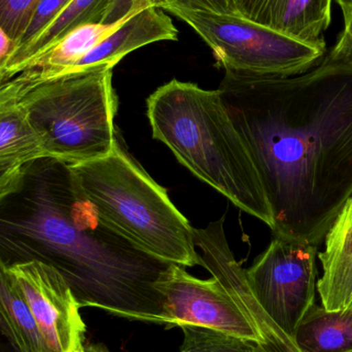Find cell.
I'll return each mask as SVG.
<instances>
[{
    "label": "cell",
    "mask_w": 352,
    "mask_h": 352,
    "mask_svg": "<svg viewBox=\"0 0 352 352\" xmlns=\"http://www.w3.org/2000/svg\"><path fill=\"white\" fill-rule=\"evenodd\" d=\"M258 169L273 236L320 246L352 194V63L293 76L226 72L219 88Z\"/></svg>",
    "instance_id": "obj_1"
},
{
    "label": "cell",
    "mask_w": 352,
    "mask_h": 352,
    "mask_svg": "<svg viewBox=\"0 0 352 352\" xmlns=\"http://www.w3.org/2000/svg\"><path fill=\"white\" fill-rule=\"evenodd\" d=\"M0 262L52 267L80 308L168 326L158 285L173 264L109 228L63 161L43 157L26 163L0 196Z\"/></svg>",
    "instance_id": "obj_2"
},
{
    "label": "cell",
    "mask_w": 352,
    "mask_h": 352,
    "mask_svg": "<svg viewBox=\"0 0 352 352\" xmlns=\"http://www.w3.org/2000/svg\"><path fill=\"white\" fill-rule=\"evenodd\" d=\"M153 138L199 179L270 229L273 215L250 148L219 90L173 80L146 101Z\"/></svg>",
    "instance_id": "obj_3"
},
{
    "label": "cell",
    "mask_w": 352,
    "mask_h": 352,
    "mask_svg": "<svg viewBox=\"0 0 352 352\" xmlns=\"http://www.w3.org/2000/svg\"><path fill=\"white\" fill-rule=\"evenodd\" d=\"M69 166L99 217L124 239L159 260L203 267L195 228L119 138L104 158Z\"/></svg>",
    "instance_id": "obj_4"
},
{
    "label": "cell",
    "mask_w": 352,
    "mask_h": 352,
    "mask_svg": "<svg viewBox=\"0 0 352 352\" xmlns=\"http://www.w3.org/2000/svg\"><path fill=\"white\" fill-rule=\"evenodd\" d=\"M21 103L51 158L76 164L113 152L118 140L113 69L76 72L35 82Z\"/></svg>",
    "instance_id": "obj_5"
},
{
    "label": "cell",
    "mask_w": 352,
    "mask_h": 352,
    "mask_svg": "<svg viewBox=\"0 0 352 352\" xmlns=\"http://www.w3.org/2000/svg\"><path fill=\"white\" fill-rule=\"evenodd\" d=\"M166 10L194 29L227 72L256 76H297L311 69L326 54L240 14L176 8Z\"/></svg>",
    "instance_id": "obj_6"
},
{
    "label": "cell",
    "mask_w": 352,
    "mask_h": 352,
    "mask_svg": "<svg viewBox=\"0 0 352 352\" xmlns=\"http://www.w3.org/2000/svg\"><path fill=\"white\" fill-rule=\"evenodd\" d=\"M318 246L273 236L267 250L246 270L252 295L269 318L294 338L314 305Z\"/></svg>",
    "instance_id": "obj_7"
},
{
    "label": "cell",
    "mask_w": 352,
    "mask_h": 352,
    "mask_svg": "<svg viewBox=\"0 0 352 352\" xmlns=\"http://www.w3.org/2000/svg\"><path fill=\"white\" fill-rule=\"evenodd\" d=\"M34 318L45 352H76L86 343L80 305L59 272L39 262L10 267Z\"/></svg>",
    "instance_id": "obj_8"
},
{
    "label": "cell",
    "mask_w": 352,
    "mask_h": 352,
    "mask_svg": "<svg viewBox=\"0 0 352 352\" xmlns=\"http://www.w3.org/2000/svg\"><path fill=\"white\" fill-rule=\"evenodd\" d=\"M158 289L165 299L167 328L192 324L250 342L258 340L254 324L214 277L203 280L186 272L184 267L173 264Z\"/></svg>",
    "instance_id": "obj_9"
},
{
    "label": "cell",
    "mask_w": 352,
    "mask_h": 352,
    "mask_svg": "<svg viewBox=\"0 0 352 352\" xmlns=\"http://www.w3.org/2000/svg\"><path fill=\"white\" fill-rule=\"evenodd\" d=\"M240 16L327 52L333 0H234Z\"/></svg>",
    "instance_id": "obj_10"
},
{
    "label": "cell",
    "mask_w": 352,
    "mask_h": 352,
    "mask_svg": "<svg viewBox=\"0 0 352 352\" xmlns=\"http://www.w3.org/2000/svg\"><path fill=\"white\" fill-rule=\"evenodd\" d=\"M177 36V29L162 8L146 6L126 16L111 34L93 47L67 74L113 69L132 52L151 43L176 41Z\"/></svg>",
    "instance_id": "obj_11"
},
{
    "label": "cell",
    "mask_w": 352,
    "mask_h": 352,
    "mask_svg": "<svg viewBox=\"0 0 352 352\" xmlns=\"http://www.w3.org/2000/svg\"><path fill=\"white\" fill-rule=\"evenodd\" d=\"M205 268L223 285L254 324L258 335V340L254 342V351L301 352L294 339L261 307L250 291L246 270L237 262L231 248H219L209 254L205 260Z\"/></svg>",
    "instance_id": "obj_12"
},
{
    "label": "cell",
    "mask_w": 352,
    "mask_h": 352,
    "mask_svg": "<svg viewBox=\"0 0 352 352\" xmlns=\"http://www.w3.org/2000/svg\"><path fill=\"white\" fill-rule=\"evenodd\" d=\"M34 84L24 72L0 86V166L24 165L50 157L21 103Z\"/></svg>",
    "instance_id": "obj_13"
},
{
    "label": "cell",
    "mask_w": 352,
    "mask_h": 352,
    "mask_svg": "<svg viewBox=\"0 0 352 352\" xmlns=\"http://www.w3.org/2000/svg\"><path fill=\"white\" fill-rule=\"evenodd\" d=\"M318 254L322 276L316 283L322 306L344 310L352 304V200L349 199L324 236Z\"/></svg>",
    "instance_id": "obj_14"
},
{
    "label": "cell",
    "mask_w": 352,
    "mask_h": 352,
    "mask_svg": "<svg viewBox=\"0 0 352 352\" xmlns=\"http://www.w3.org/2000/svg\"><path fill=\"white\" fill-rule=\"evenodd\" d=\"M123 20L113 24H87L78 27L33 60L24 72H28L35 82L69 74L72 68L93 47L111 34Z\"/></svg>",
    "instance_id": "obj_15"
},
{
    "label": "cell",
    "mask_w": 352,
    "mask_h": 352,
    "mask_svg": "<svg viewBox=\"0 0 352 352\" xmlns=\"http://www.w3.org/2000/svg\"><path fill=\"white\" fill-rule=\"evenodd\" d=\"M109 0H72L63 12L22 51L14 54L6 70V82L26 69L33 60L70 31L87 24H101Z\"/></svg>",
    "instance_id": "obj_16"
},
{
    "label": "cell",
    "mask_w": 352,
    "mask_h": 352,
    "mask_svg": "<svg viewBox=\"0 0 352 352\" xmlns=\"http://www.w3.org/2000/svg\"><path fill=\"white\" fill-rule=\"evenodd\" d=\"M301 352H352V309L328 310L314 304L296 329Z\"/></svg>",
    "instance_id": "obj_17"
},
{
    "label": "cell",
    "mask_w": 352,
    "mask_h": 352,
    "mask_svg": "<svg viewBox=\"0 0 352 352\" xmlns=\"http://www.w3.org/2000/svg\"><path fill=\"white\" fill-rule=\"evenodd\" d=\"M0 331L18 352H45L34 318L10 267L0 262Z\"/></svg>",
    "instance_id": "obj_18"
},
{
    "label": "cell",
    "mask_w": 352,
    "mask_h": 352,
    "mask_svg": "<svg viewBox=\"0 0 352 352\" xmlns=\"http://www.w3.org/2000/svg\"><path fill=\"white\" fill-rule=\"evenodd\" d=\"M180 352H256L254 342L204 327L182 324Z\"/></svg>",
    "instance_id": "obj_19"
},
{
    "label": "cell",
    "mask_w": 352,
    "mask_h": 352,
    "mask_svg": "<svg viewBox=\"0 0 352 352\" xmlns=\"http://www.w3.org/2000/svg\"><path fill=\"white\" fill-rule=\"evenodd\" d=\"M39 0H0V27L18 45Z\"/></svg>",
    "instance_id": "obj_20"
},
{
    "label": "cell",
    "mask_w": 352,
    "mask_h": 352,
    "mask_svg": "<svg viewBox=\"0 0 352 352\" xmlns=\"http://www.w3.org/2000/svg\"><path fill=\"white\" fill-rule=\"evenodd\" d=\"M70 1L72 0H39L31 16L28 27L16 45L14 54L28 47L63 12L64 8L70 3Z\"/></svg>",
    "instance_id": "obj_21"
},
{
    "label": "cell",
    "mask_w": 352,
    "mask_h": 352,
    "mask_svg": "<svg viewBox=\"0 0 352 352\" xmlns=\"http://www.w3.org/2000/svg\"><path fill=\"white\" fill-rule=\"evenodd\" d=\"M171 1L173 0H109L101 24L119 22L135 10H142L146 6H155L165 10Z\"/></svg>",
    "instance_id": "obj_22"
},
{
    "label": "cell",
    "mask_w": 352,
    "mask_h": 352,
    "mask_svg": "<svg viewBox=\"0 0 352 352\" xmlns=\"http://www.w3.org/2000/svg\"><path fill=\"white\" fill-rule=\"evenodd\" d=\"M169 8L217 14H239L234 0H173L165 10Z\"/></svg>",
    "instance_id": "obj_23"
},
{
    "label": "cell",
    "mask_w": 352,
    "mask_h": 352,
    "mask_svg": "<svg viewBox=\"0 0 352 352\" xmlns=\"http://www.w3.org/2000/svg\"><path fill=\"white\" fill-rule=\"evenodd\" d=\"M339 6L342 12L343 29L328 57L336 61L352 63V6Z\"/></svg>",
    "instance_id": "obj_24"
},
{
    "label": "cell",
    "mask_w": 352,
    "mask_h": 352,
    "mask_svg": "<svg viewBox=\"0 0 352 352\" xmlns=\"http://www.w3.org/2000/svg\"><path fill=\"white\" fill-rule=\"evenodd\" d=\"M16 52V45L0 27V86L6 82V70Z\"/></svg>",
    "instance_id": "obj_25"
},
{
    "label": "cell",
    "mask_w": 352,
    "mask_h": 352,
    "mask_svg": "<svg viewBox=\"0 0 352 352\" xmlns=\"http://www.w3.org/2000/svg\"><path fill=\"white\" fill-rule=\"evenodd\" d=\"M23 165L0 166V196L12 188L16 182Z\"/></svg>",
    "instance_id": "obj_26"
},
{
    "label": "cell",
    "mask_w": 352,
    "mask_h": 352,
    "mask_svg": "<svg viewBox=\"0 0 352 352\" xmlns=\"http://www.w3.org/2000/svg\"><path fill=\"white\" fill-rule=\"evenodd\" d=\"M76 352H111L105 345L86 342L84 346Z\"/></svg>",
    "instance_id": "obj_27"
},
{
    "label": "cell",
    "mask_w": 352,
    "mask_h": 352,
    "mask_svg": "<svg viewBox=\"0 0 352 352\" xmlns=\"http://www.w3.org/2000/svg\"><path fill=\"white\" fill-rule=\"evenodd\" d=\"M0 352H18L0 331Z\"/></svg>",
    "instance_id": "obj_28"
},
{
    "label": "cell",
    "mask_w": 352,
    "mask_h": 352,
    "mask_svg": "<svg viewBox=\"0 0 352 352\" xmlns=\"http://www.w3.org/2000/svg\"><path fill=\"white\" fill-rule=\"evenodd\" d=\"M338 6H352V0H336Z\"/></svg>",
    "instance_id": "obj_29"
},
{
    "label": "cell",
    "mask_w": 352,
    "mask_h": 352,
    "mask_svg": "<svg viewBox=\"0 0 352 352\" xmlns=\"http://www.w3.org/2000/svg\"><path fill=\"white\" fill-rule=\"evenodd\" d=\"M349 199H351V200H352V194H351V198H349Z\"/></svg>",
    "instance_id": "obj_30"
},
{
    "label": "cell",
    "mask_w": 352,
    "mask_h": 352,
    "mask_svg": "<svg viewBox=\"0 0 352 352\" xmlns=\"http://www.w3.org/2000/svg\"><path fill=\"white\" fill-rule=\"evenodd\" d=\"M349 308H351V309H352V304H351V307H349Z\"/></svg>",
    "instance_id": "obj_31"
}]
</instances>
